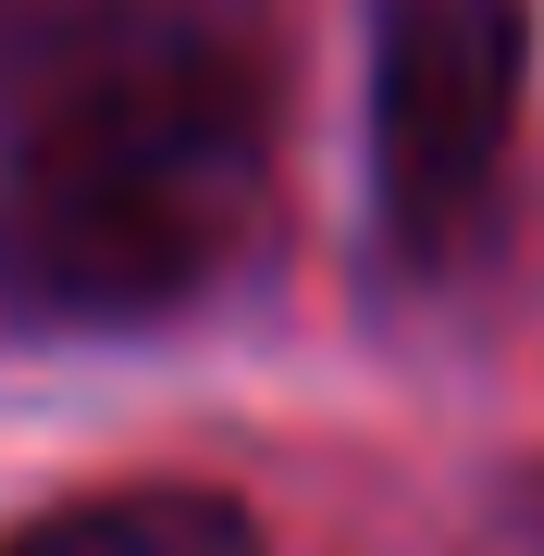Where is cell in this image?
<instances>
[{"instance_id": "cell-3", "label": "cell", "mask_w": 544, "mask_h": 556, "mask_svg": "<svg viewBox=\"0 0 544 556\" xmlns=\"http://www.w3.org/2000/svg\"><path fill=\"white\" fill-rule=\"evenodd\" d=\"M0 556H261L236 495H199V482H124V495H75L50 519H25Z\"/></svg>"}, {"instance_id": "cell-2", "label": "cell", "mask_w": 544, "mask_h": 556, "mask_svg": "<svg viewBox=\"0 0 544 556\" xmlns=\"http://www.w3.org/2000/svg\"><path fill=\"white\" fill-rule=\"evenodd\" d=\"M532 100V0H371V211L445 260L495 211Z\"/></svg>"}, {"instance_id": "cell-1", "label": "cell", "mask_w": 544, "mask_h": 556, "mask_svg": "<svg viewBox=\"0 0 544 556\" xmlns=\"http://www.w3.org/2000/svg\"><path fill=\"white\" fill-rule=\"evenodd\" d=\"M273 137L261 75L199 25H100L38 75L0 174V260L38 309L137 321L236 260Z\"/></svg>"}]
</instances>
